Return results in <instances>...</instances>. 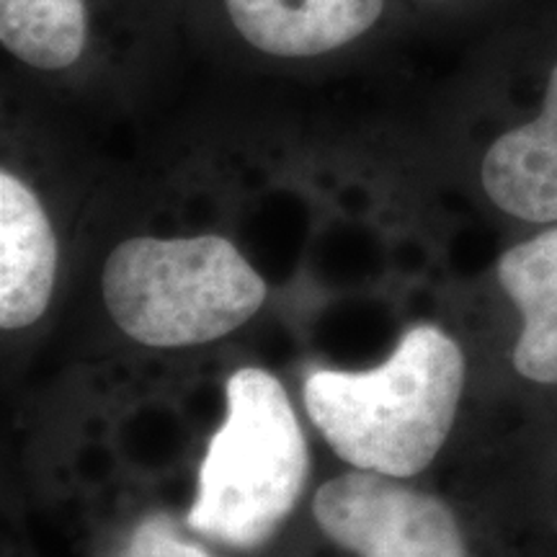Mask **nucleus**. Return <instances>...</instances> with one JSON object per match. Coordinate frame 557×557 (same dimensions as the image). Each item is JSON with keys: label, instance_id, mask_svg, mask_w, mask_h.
I'll use <instances>...</instances> for the list:
<instances>
[{"label": "nucleus", "instance_id": "1a4fd4ad", "mask_svg": "<svg viewBox=\"0 0 557 557\" xmlns=\"http://www.w3.org/2000/svg\"><path fill=\"white\" fill-rule=\"evenodd\" d=\"M0 45L41 73H62L86 58L88 0H0Z\"/></svg>", "mask_w": 557, "mask_h": 557}, {"label": "nucleus", "instance_id": "39448f33", "mask_svg": "<svg viewBox=\"0 0 557 557\" xmlns=\"http://www.w3.org/2000/svg\"><path fill=\"white\" fill-rule=\"evenodd\" d=\"M248 47L276 60H312L367 37L387 0H222Z\"/></svg>", "mask_w": 557, "mask_h": 557}, {"label": "nucleus", "instance_id": "f257e3e1", "mask_svg": "<svg viewBox=\"0 0 557 557\" xmlns=\"http://www.w3.org/2000/svg\"><path fill=\"white\" fill-rule=\"evenodd\" d=\"M462 387L457 341L436 325H416L380 367L312 372L305 410L348 465L403 480L434 462L455 426Z\"/></svg>", "mask_w": 557, "mask_h": 557}, {"label": "nucleus", "instance_id": "f03ea898", "mask_svg": "<svg viewBox=\"0 0 557 557\" xmlns=\"http://www.w3.org/2000/svg\"><path fill=\"white\" fill-rule=\"evenodd\" d=\"M227 416L209 438L186 524L227 547L274 537L302 496L310 457L282 382L238 369L225 387Z\"/></svg>", "mask_w": 557, "mask_h": 557}, {"label": "nucleus", "instance_id": "6e6552de", "mask_svg": "<svg viewBox=\"0 0 557 557\" xmlns=\"http://www.w3.org/2000/svg\"><path fill=\"white\" fill-rule=\"evenodd\" d=\"M498 282L524 318L513 367L521 377L557 385V227L508 248Z\"/></svg>", "mask_w": 557, "mask_h": 557}, {"label": "nucleus", "instance_id": "9d476101", "mask_svg": "<svg viewBox=\"0 0 557 557\" xmlns=\"http://www.w3.org/2000/svg\"><path fill=\"white\" fill-rule=\"evenodd\" d=\"M120 557H212L205 547L178 537L169 517H148L135 529Z\"/></svg>", "mask_w": 557, "mask_h": 557}, {"label": "nucleus", "instance_id": "423d86ee", "mask_svg": "<svg viewBox=\"0 0 557 557\" xmlns=\"http://www.w3.org/2000/svg\"><path fill=\"white\" fill-rule=\"evenodd\" d=\"M58 240L37 191L16 173L0 171V325L37 323L52 299Z\"/></svg>", "mask_w": 557, "mask_h": 557}, {"label": "nucleus", "instance_id": "7ed1b4c3", "mask_svg": "<svg viewBox=\"0 0 557 557\" xmlns=\"http://www.w3.org/2000/svg\"><path fill=\"white\" fill-rule=\"evenodd\" d=\"M103 299L114 323L137 344L184 348L248 323L267 299V284L222 235H139L111 250Z\"/></svg>", "mask_w": 557, "mask_h": 557}, {"label": "nucleus", "instance_id": "0eeeda50", "mask_svg": "<svg viewBox=\"0 0 557 557\" xmlns=\"http://www.w3.org/2000/svg\"><path fill=\"white\" fill-rule=\"evenodd\" d=\"M483 186L493 205L513 218L540 225L557 222V65L540 114L487 148Z\"/></svg>", "mask_w": 557, "mask_h": 557}, {"label": "nucleus", "instance_id": "20e7f679", "mask_svg": "<svg viewBox=\"0 0 557 557\" xmlns=\"http://www.w3.org/2000/svg\"><path fill=\"white\" fill-rule=\"evenodd\" d=\"M312 513L325 537L359 557H468L462 529L444 500L382 472L329 480Z\"/></svg>", "mask_w": 557, "mask_h": 557}]
</instances>
